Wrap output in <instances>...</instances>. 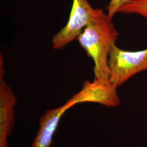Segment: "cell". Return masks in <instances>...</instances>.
Segmentation results:
<instances>
[{
  "label": "cell",
  "mask_w": 147,
  "mask_h": 147,
  "mask_svg": "<svg viewBox=\"0 0 147 147\" xmlns=\"http://www.w3.org/2000/svg\"><path fill=\"white\" fill-rule=\"evenodd\" d=\"M119 33L104 11L90 21L78 37L80 46L94 62V79L110 80L109 59Z\"/></svg>",
  "instance_id": "1"
},
{
  "label": "cell",
  "mask_w": 147,
  "mask_h": 147,
  "mask_svg": "<svg viewBox=\"0 0 147 147\" xmlns=\"http://www.w3.org/2000/svg\"><path fill=\"white\" fill-rule=\"evenodd\" d=\"M103 11L94 8L88 0H73L68 22L53 38V48L61 50L77 39L89 22Z\"/></svg>",
  "instance_id": "2"
},
{
  "label": "cell",
  "mask_w": 147,
  "mask_h": 147,
  "mask_svg": "<svg viewBox=\"0 0 147 147\" xmlns=\"http://www.w3.org/2000/svg\"><path fill=\"white\" fill-rule=\"evenodd\" d=\"M109 67V80L118 88L135 74L147 70V49L130 51L115 45L111 51Z\"/></svg>",
  "instance_id": "3"
},
{
  "label": "cell",
  "mask_w": 147,
  "mask_h": 147,
  "mask_svg": "<svg viewBox=\"0 0 147 147\" xmlns=\"http://www.w3.org/2000/svg\"><path fill=\"white\" fill-rule=\"evenodd\" d=\"M117 89L110 80L94 78L92 81H86L82 89L66 102L71 107L84 102L100 104L109 108L116 107L121 102Z\"/></svg>",
  "instance_id": "4"
},
{
  "label": "cell",
  "mask_w": 147,
  "mask_h": 147,
  "mask_svg": "<svg viewBox=\"0 0 147 147\" xmlns=\"http://www.w3.org/2000/svg\"><path fill=\"white\" fill-rule=\"evenodd\" d=\"M16 102L17 98L11 87L4 80L0 81V147H8V137L15 123Z\"/></svg>",
  "instance_id": "5"
},
{
  "label": "cell",
  "mask_w": 147,
  "mask_h": 147,
  "mask_svg": "<svg viewBox=\"0 0 147 147\" xmlns=\"http://www.w3.org/2000/svg\"><path fill=\"white\" fill-rule=\"evenodd\" d=\"M71 108L65 102L63 106L47 111L39 119V128L32 142V147H50L53 136L56 131L61 117Z\"/></svg>",
  "instance_id": "6"
},
{
  "label": "cell",
  "mask_w": 147,
  "mask_h": 147,
  "mask_svg": "<svg viewBox=\"0 0 147 147\" xmlns=\"http://www.w3.org/2000/svg\"><path fill=\"white\" fill-rule=\"evenodd\" d=\"M118 13L138 14L147 19V0H129L119 9Z\"/></svg>",
  "instance_id": "7"
},
{
  "label": "cell",
  "mask_w": 147,
  "mask_h": 147,
  "mask_svg": "<svg viewBox=\"0 0 147 147\" xmlns=\"http://www.w3.org/2000/svg\"><path fill=\"white\" fill-rule=\"evenodd\" d=\"M129 0H110L109 5L107 8V15L112 20L113 16L122 5L126 3Z\"/></svg>",
  "instance_id": "8"
},
{
  "label": "cell",
  "mask_w": 147,
  "mask_h": 147,
  "mask_svg": "<svg viewBox=\"0 0 147 147\" xmlns=\"http://www.w3.org/2000/svg\"></svg>",
  "instance_id": "9"
}]
</instances>
